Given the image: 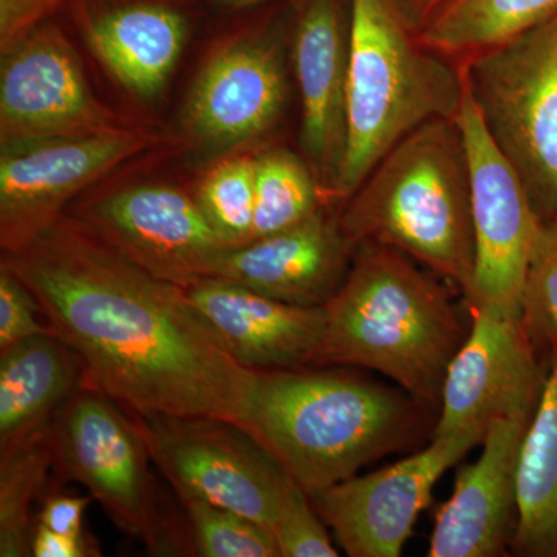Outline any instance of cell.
I'll return each mask as SVG.
<instances>
[{
	"instance_id": "cell-1",
	"label": "cell",
	"mask_w": 557,
	"mask_h": 557,
	"mask_svg": "<svg viewBox=\"0 0 557 557\" xmlns=\"http://www.w3.org/2000/svg\"><path fill=\"white\" fill-rule=\"evenodd\" d=\"M47 324L79 358L84 387L138 416L211 417L239 424L258 370L220 346L177 284L61 218L3 252Z\"/></svg>"
},
{
	"instance_id": "cell-2",
	"label": "cell",
	"mask_w": 557,
	"mask_h": 557,
	"mask_svg": "<svg viewBox=\"0 0 557 557\" xmlns=\"http://www.w3.org/2000/svg\"><path fill=\"white\" fill-rule=\"evenodd\" d=\"M423 408L344 370H258L239 426L311 496L410 445Z\"/></svg>"
},
{
	"instance_id": "cell-3",
	"label": "cell",
	"mask_w": 557,
	"mask_h": 557,
	"mask_svg": "<svg viewBox=\"0 0 557 557\" xmlns=\"http://www.w3.org/2000/svg\"><path fill=\"white\" fill-rule=\"evenodd\" d=\"M432 274L398 249H355L343 285L324 306L318 368L373 370L417 401L440 405L446 370L469 329Z\"/></svg>"
},
{
	"instance_id": "cell-4",
	"label": "cell",
	"mask_w": 557,
	"mask_h": 557,
	"mask_svg": "<svg viewBox=\"0 0 557 557\" xmlns=\"http://www.w3.org/2000/svg\"><path fill=\"white\" fill-rule=\"evenodd\" d=\"M339 226L355 249H398L468 298L475 263L471 168L457 119L429 121L388 150L348 197Z\"/></svg>"
},
{
	"instance_id": "cell-5",
	"label": "cell",
	"mask_w": 557,
	"mask_h": 557,
	"mask_svg": "<svg viewBox=\"0 0 557 557\" xmlns=\"http://www.w3.org/2000/svg\"><path fill=\"white\" fill-rule=\"evenodd\" d=\"M463 64L431 49L397 0H350L347 150L336 197L347 200L410 132L456 120Z\"/></svg>"
},
{
	"instance_id": "cell-6",
	"label": "cell",
	"mask_w": 557,
	"mask_h": 557,
	"mask_svg": "<svg viewBox=\"0 0 557 557\" xmlns=\"http://www.w3.org/2000/svg\"><path fill=\"white\" fill-rule=\"evenodd\" d=\"M54 486L86 487L123 533L156 556L193 555L186 520L161 497L137 418L81 387L51 421Z\"/></svg>"
},
{
	"instance_id": "cell-7",
	"label": "cell",
	"mask_w": 557,
	"mask_h": 557,
	"mask_svg": "<svg viewBox=\"0 0 557 557\" xmlns=\"http://www.w3.org/2000/svg\"><path fill=\"white\" fill-rule=\"evenodd\" d=\"M465 79L487 134L542 220L557 215V11L468 58Z\"/></svg>"
},
{
	"instance_id": "cell-8",
	"label": "cell",
	"mask_w": 557,
	"mask_h": 557,
	"mask_svg": "<svg viewBox=\"0 0 557 557\" xmlns=\"http://www.w3.org/2000/svg\"><path fill=\"white\" fill-rule=\"evenodd\" d=\"M134 417L180 504L205 502L273 528L295 480L239 424L211 417Z\"/></svg>"
},
{
	"instance_id": "cell-9",
	"label": "cell",
	"mask_w": 557,
	"mask_h": 557,
	"mask_svg": "<svg viewBox=\"0 0 557 557\" xmlns=\"http://www.w3.org/2000/svg\"><path fill=\"white\" fill-rule=\"evenodd\" d=\"M457 121L471 168L475 245L474 278L467 304L520 313L523 282L542 219L518 172L487 134L467 79Z\"/></svg>"
},
{
	"instance_id": "cell-10",
	"label": "cell",
	"mask_w": 557,
	"mask_h": 557,
	"mask_svg": "<svg viewBox=\"0 0 557 557\" xmlns=\"http://www.w3.org/2000/svg\"><path fill=\"white\" fill-rule=\"evenodd\" d=\"M471 325L446 370L434 437L485 438L497 418L533 417L545 372L522 313L469 307Z\"/></svg>"
},
{
	"instance_id": "cell-11",
	"label": "cell",
	"mask_w": 557,
	"mask_h": 557,
	"mask_svg": "<svg viewBox=\"0 0 557 557\" xmlns=\"http://www.w3.org/2000/svg\"><path fill=\"white\" fill-rule=\"evenodd\" d=\"M141 132L115 129L78 137L2 143L0 245L16 252L61 219L73 197L145 148Z\"/></svg>"
},
{
	"instance_id": "cell-12",
	"label": "cell",
	"mask_w": 557,
	"mask_h": 557,
	"mask_svg": "<svg viewBox=\"0 0 557 557\" xmlns=\"http://www.w3.org/2000/svg\"><path fill=\"white\" fill-rule=\"evenodd\" d=\"M482 442L474 434L434 437L391 467L311 494V504L347 556H401L438 480Z\"/></svg>"
},
{
	"instance_id": "cell-13",
	"label": "cell",
	"mask_w": 557,
	"mask_h": 557,
	"mask_svg": "<svg viewBox=\"0 0 557 557\" xmlns=\"http://www.w3.org/2000/svg\"><path fill=\"white\" fill-rule=\"evenodd\" d=\"M149 273L185 287L211 276L225 248L196 199L168 185L115 190L78 219Z\"/></svg>"
},
{
	"instance_id": "cell-14",
	"label": "cell",
	"mask_w": 557,
	"mask_h": 557,
	"mask_svg": "<svg viewBox=\"0 0 557 557\" xmlns=\"http://www.w3.org/2000/svg\"><path fill=\"white\" fill-rule=\"evenodd\" d=\"M2 57V143L78 137L119 127L91 94L78 58L60 32L39 28Z\"/></svg>"
},
{
	"instance_id": "cell-15",
	"label": "cell",
	"mask_w": 557,
	"mask_h": 557,
	"mask_svg": "<svg viewBox=\"0 0 557 557\" xmlns=\"http://www.w3.org/2000/svg\"><path fill=\"white\" fill-rule=\"evenodd\" d=\"M531 417L497 418L482 454L457 471L449 500L440 508L429 557L508 555L518 518L520 449Z\"/></svg>"
},
{
	"instance_id": "cell-16",
	"label": "cell",
	"mask_w": 557,
	"mask_h": 557,
	"mask_svg": "<svg viewBox=\"0 0 557 557\" xmlns=\"http://www.w3.org/2000/svg\"><path fill=\"white\" fill-rule=\"evenodd\" d=\"M182 288L220 346L244 368H318L324 307L281 302L218 277H199Z\"/></svg>"
},
{
	"instance_id": "cell-17",
	"label": "cell",
	"mask_w": 557,
	"mask_h": 557,
	"mask_svg": "<svg viewBox=\"0 0 557 557\" xmlns=\"http://www.w3.org/2000/svg\"><path fill=\"white\" fill-rule=\"evenodd\" d=\"M285 101L281 51L267 40H244L201 70L183 109V127L201 146L234 148L269 132Z\"/></svg>"
},
{
	"instance_id": "cell-18",
	"label": "cell",
	"mask_w": 557,
	"mask_h": 557,
	"mask_svg": "<svg viewBox=\"0 0 557 557\" xmlns=\"http://www.w3.org/2000/svg\"><path fill=\"white\" fill-rule=\"evenodd\" d=\"M350 14L338 0H309L295 36V72L302 102L300 141L324 193L336 197L347 150Z\"/></svg>"
},
{
	"instance_id": "cell-19",
	"label": "cell",
	"mask_w": 557,
	"mask_h": 557,
	"mask_svg": "<svg viewBox=\"0 0 557 557\" xmlns=\"http://www.w3.org/2000/svg\"><path fill=\"white\" fill-rule=\"evenodd\" d=\"M354 255L339 215L321 209L293 228L225 249L209 277L293 306L324 307L343 285Z\"/></svg>"
},
{
	"instance_id": "cell-20",
	"label": "cell",
	"mask_w": 557,
	"mask_h": 557,
	"mask_svg": "<svg viewBox=\"0 0 557 557\" xmlns=\"http://www.w3.org/2000/svg\"><path fill=\"white\" fill-rule=\"evenodd\" d=\"M81 387L79 358L57 333L0 350V450L49 426Z\"/></svg>"
},
{
	"instance_id": "cell-21",
	"label": "cell",
	"mask_w": 557,
	"mask_h": 557,
	"mask_svg": "<svg viewBox=\"0 0 557 557\" xmlns=\"http://www.w3.org/2000/svg\"><path fill=\"white\" fill-rule=\"evenodd\" d=\"M91 49L112 75L139 98H153L177 64L186 21L152 3L110 11L89 28Z\"/></svg>"
},
{
	"instance_id": "cell-22",
	"label": "cell",
	"mask_w": 557,
	"mask_h": 557,
	"mask_svg": "<svg viewBox=\"0 0 557 557\" xmlns=\"http://www.w3.org/2000/svg\"><path fill=\"white\" fill-rule=\"evenodd\" d=\"M509 552L557 557V339L549 343L544 388L520 449L518 518Z\"/></svg>"
},
{
	"instance_id": "cell-23",
	"label": "cell",
	"mask_w": 557,
	"mask_h": 557,
	"mask_svg": "<svg viewBox=\"0 0 557 557\" xmlns=\"http://www.w3.org/2000/svg\"><path fill=\"white\" fill-rule=\"evenodd\" d=\"M557 0H446L418 30L431 49L467 61L548 20Z\"/></svg>"
},
{
	"instance_id": "cell-24",
	"label": "cell",
	"mask_w": 557,
	"mask_h": 557,
	"mask_svg": "<svg viewBox=\"0 0 557 557\" xmlns=\"http://www.w3.org/2000/svg\"><path fill=\"white\" fill-rule=\"evenodd\" d=\"M54 486L51 423L24 442L0 450V556H32L36 505Z\"/></svg>"
},
{
	"instance_id": "cell-25",
	"label": "cell",
	"mask_w": 557,
	"mask_h": 557,
	"mask_svg": "<svg viewBox=\"0 0 557 557\" xmlns=\"http://www.w3.org/2000/svg\"><path fill=\"white\" fill-rule=\"evenodd\" d=\"M321 193L313 171L288 150L276 149L256 159L252 240L299 225L321 211Z\"/></svg>"
},
{
	"instance_id": "cell-26",
	"label": "cell",
	"mask_w": 557,
	"mask_h": 557,
	"mask_svg": "<svg viewBox=\"0 0 557 557\" xmlns=\"http://www.w3.org/2000/svg\"><path fill=\"white\" fill-rule=\"evenodd\" d=\"M196 200L223 247L249 244L255 225L256 160L223 161L201 183Z\"/></svg>"
},
{
	"instance_id": "cell-27",
	"label": "cell",
	"mask_w": 557,
	"mask_h": 557,
	"mask_svg": "<svg viewBox=\"0 0 557 557\" xmlns=\"http://www.w3.org/2000/svg\"><path fill=\"white\" fill-rule=\"evenodd\" d=\"M190 549L200 557H282L271 528L231 509L182 502Z\"/></svg>"
},
{
	"instance_id": "cell-28",
	"label": "cell",
	"mask_w": 557,
	"mask_h": 557,
	"mask_svg": "<svg viewBox=\"0 0 557 557\" xmlns=\"http://www.w3.org/2000/svg\"><path fill=\"white\" fill-rule=\"evenodd\" d=\"M523 325L533 343L557 339V215L542 220L522 289Z\"/></svg>"
},
{
	"instance_id": "cell-29",
	"label": "cell",
	"mask_w": 557,
	"mask_h": 557,
	"mask_svg": "<svg viewBox=\"0 0 557 557\" xmlns=\"http://www.w3.org/2000/svg\"><path fill=\"white\" fill-rule=\"evenodd\" d=\"M324 520L318 515L306 491L293 482L278 505L274 536L282 557H336L338 548L329 536Z\"/></svg>"
},
{
	"instance_id": "cell-30",
	"label": "cell",
	"mask_w": 557,
	"mask_h": 557,
	"mask_svg": "<svg viewBox=\"0 0 557 557\" xmlns=\"http://www.w3.org/2000/svg\"><path fill=\"white\" fill-rule=\"evenodd\" d=\"M53 332L47 324L30 288L10 270L0 265V350L21 341Z\"/></svg>"
},
{
	"instance_id": "cell-31",
	"label": "cell",
	"mask_w": 557,
	"mask_h": 557,
	"mask_svg": "<svg viewBox=\"0 0 557 557\" xmlns=\"http://www.w3.org/2000/svg\"><path fill=\"white\" fill-rule=\"evenodd\" d=\"M58 0H0V44L2 54L35 32L44 14L57 5Z\"/></svg>"
},
{
	"instance_id": "cell-32",
	"label": "cell",
	"mask_w": 557,
	"mask_h": 557,
	"mask_svg": "<svg viewBox=\"0 0 557 557\" xmlns=\"http://www.w3.org/2000/svg\"><path fill=\"white\" fill-rule=\"evenodd\" d=\"M90 500V496H72L51 490L39 505L38 525L67 536H87L84 533V515Z\"/></svg>"
},
{
	"instance_id": "cell-33",
	"label": "cell",
	"mask_w": 557,
	"mask_h": 557,
	"mask_svg": "<svg viewBox=\"0 0 557 557\" xmlns=\"http://www.w3.org/2000/svg\"><path fill=\"white\" fill-rule=\"evenodd\" d=\"M100 548L89 536H67L38 525L32 542L35 557H90L100 556Z\"/></svg>"
},
{
	"instance_id": "cell-34",
	"label": "cell",
	"mask_w": 557,
	"mask_h": 557,
	"mask_svg": "<svg viewBox=\"0 0 557 557\" xmlns=\"http://www.w3.org/2000/svg\"><path fill=\"white\" fill-rule=\"evenodd\" d=\"M399 9L408 20L420 30L446 0H397Z\"/></svg>"
},
{
	"instance_id": "cell-35",
	"label": "cell",
	"mask_w": 557,
	"mask_h": 557,
	"mask_svg": "<svg viewBox=\"0 0 557 557\" xmlns=\"http://www.w3.org/2000/svg\"><path fill=\"white\" fill-rule=\"evenodd\" d=\"M219 2L225 3L231 7H247L255 5V3L263 2V0H219Z\"/></svg>"
}]
</instances>
